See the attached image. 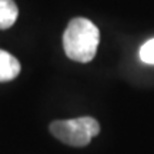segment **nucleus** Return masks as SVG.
<instances>
[{
	"label": "nucleus",
	"instance_id": "nucleus-1",
	"mask_svg": "<svg viewBox=\"0 0 154 154\" xmlns=\"http://www.w3.org/2000/svg\"><path fill=\"white\" fill-rule=\"evenodd\" d=\"M100 42V32L93 22L84 17L70 20L63 34V47L69 59L88 63L94 59Z\"/></svg>",
	"mask_w": 154,
	"mask_h": 154
},
{
	"label": "nucleus",
	"instance_id": "nucleus-2",
	"mask_svg": "<svg viewBox=\"0 0 154 154\" xmlns=\"http://www.w3.org/2000/svg\"><path fill=\"white\" fill-rule=\"evenodd\" d=\"M50 133L67 146L84 147L100 133V124L93 117L57 120L50 124Z\"/></svg>",
	"mask_w": 154,
	"mask_h": 154
},
{
	"label": "nucleus",
	"instance_id": "nucleus-3",
	"mask_svg": "<svg viewBox=\"0 0 154 154\" xmlns=\"http://www.w3.org/2000/svg\"><path fill=\"white\" fill-rule=\"evenodd\" d=\"M20 73V63L16 57L0 50V82H10Z\"/></svg>",
	"mask_w": 154,
	"mask_h": 154
},
{
	"label": "nucleus",
	"instance_id": "nucleus-4",
	"mask_svg": "<svg viewBox=\"0 0 154 154\" xmlns=\"http://www.w3.org/2000/svg\"><path fill=\"white\" fill-rule=\"evenodd\" d=\"M19 9L14 0H0V30L11 27L17 20Z\"/></svg>",
	"mask_w": 154,
	"mask_h": 154
},
{
	"label": "nucleus",
	"instance_id": "nucleus-5",
	"mask_svg": "<svg viewBox=\"0 0 154 154\" xmlns=\"http://www.w3.org/2000/svg\"><path fill=\"white\" fill-rule=\"evenodd\" d=\"M140 59L144 63L154 66V38H150L149 42H146L141 46V49H140Z\"/></svg>",
	"mask_w": 154,
	"mask_h": 154
}]
</instances>
